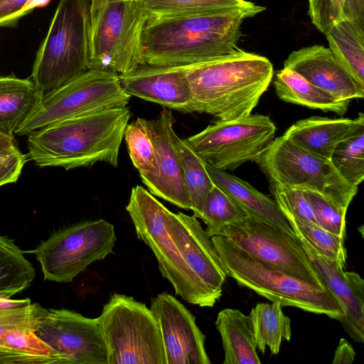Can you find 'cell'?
<instances>
[{
    "mask_svg": "<svg viewBox=\"0 0 364 364\" xmlns=\"http://www.w3.org/2000/svg\"><path fill=\"white\" fill-rule=\"evenodd\" d=\"M247 213L225 191L214 185L204 203L201 220L211 237L219 235L227 225L243 221Z\"/></svg>",
    "mask_w": 364,
    "mask_h": 364,
    "instance_id": "d6a6232c",
    "label": "cell"
},
{
    "mask_svg": "<svg viewBox=\"0 0 364 364\" xmlns=\"http://www.w3.org/2000/svg\"><path fill=\"white\" fill-rule=\"evenodd\" d=\"M174 228L199 306L213 307L222 296L228 275L211 237L197 218L181 212L176 213Z\"/></svg>",
    "mask_w": 364,
    "mask_h": 364,
    "instance_id": "9a60e30c",
    "label": "cell"
},
{
    "mask_svg": "<svg viewBox=\"0 0 364 364\" xmlns=\"http://www.w3.org/2000/svg\"><path fill=\"white\" fill-rule=\"evenodd\" d=\"M35 269L14 241L0 234V295L11 297L27 289Z\"/></svg>",
    "mask_w": 364,
    "mask_h": 364,
    "instance_id": "4dcf8cb0",
    "label": "cell"
},
{
    "mask_svg": "<svg viewBox=\"0 0 364 364\" xmlns=\"http://www.w3.org/2000/svg\"><path fill=\"white\" fill-rule=\"evenodd\" d=\"M276 127L269 116L252 114L217 120L186 141L205 162L223 171L255 161L274 139Z\"/></svg>",
    "mask_w": 364,
    "mask_h": 364,
    "instance_id": "7c38bea8",
    "label": "cell"
},
{
    "mask_svg": "<svg viewBox=\"0 0 364 364\" xmlns=\"http://www.w3.org/2000/svg\"><path fill=\"white\" fill-rule=\"evenodd\" d=\"M343 19L364 28V0H345Z\"/></svg>",
    "mask_w": 364,
    "mask_h": 364,
    "instance_id": "60d3db41",
    "label": "cell"
},
{
    "mask_svg": "<svg viewBox=\"0 0 364 364\" xmlns=\"http://www.w3.org/2000/svg\"><path fill=\"white\" fill-rule=\"evenodd\" d=\"M325 36L336 58L364 86V28L342 19Z\"/></svg>",
    "mask_w": 364,
    "mask_h": 364,
    "instance_id": "83f0119b",
    "label": "cell"
},
{
    "mask_svg": "<svg viewBox=\"0 0 364 364\" xmlns=\"http://www.w3.org/2000/svg\"><path fill=\"white\" fill-rule=\"evenodd\" d=\"M131 117L127 107L91 112L28 134V160L38 167L65 170L98 162L118 166L119 148Z\"/></svg>",
    "mask_w": 364,
    "mask_h": 364,
    "instance_id": "7a4b0ae2",
    "label": "cell"
},
{
    "mask_svg": "<svg viewBox=\"0 0 364 364\" xmlns=\"http://www.w3.org/2000/svg\"><path fill=\"white\" fill-rule=\"evenodd\" d=\"M297 237L305 240L321 255L335 262L341 269L346 266L344 238L311 222L288 221Z\"/></svg>",
    "mask_w": 364,
    "mask_h": 364,
    "instance_id": "836d02e7",
    "label": "cell"
},
{
    "mask_svg": "<svg viewBox=\"0 0 364 364\" xmlns=\"http://www.w3.org/2000/svg\"><path fill=\"white\" fill-rule=\"evenodd\" d=\"M271 61L239 48L233 53L186 65L193 112L218 120L250 115L273 79Z\"/></svg>",
    "mask_w": 364,
    "mask_h": 364,
    "instance_id": "3957f363",
    "label": "cell"
},
{
    "mask_svg": "<svg viewBox=\"0 0 364 364\" xmlns=\"http://www.w3.org/2000/svg\"><path fill=\"white\" fill-rule=\"evenodd\" d=\"M124 138L129 157L139 175H145L156 166V154L146 125V119L137 117L128 123Z\"/></svg>",
    "mask_w": 364,
    "mask_h": 364,
    "instance_id": "e575fe53",
    "label": "cell"
},
{
    "mask_svg": "<svg viewBox=\"0 0 364 364\" xmlns=\"http://www.w3.org/2000/svg\"><path fill=\"white\" fill-rule=\"evenodd\" d=\"M34 305L0 295V364H68L36 335Z\"/></svg>",
    "mask_w": 364,
    "mask_h": 364,
    "instance_id": "2e32d148",
    "label": "cell"
},
{
    "mask_svg": "<svg viewBox=\"0 0 364 364\" xmlns=\"http://www.w3.org/2000/svg\"><path fill=\"white\" fill-rule=\"evenodd\" d=\"M91 36L90 0H60L32 69L42 97L90 69Z\"/></svg>",
    "mask_w": 364,
    "mask_h": 364,
    "instance_id": "277c9868",
    "label": "cell"
},
{
    "mask_svg": "<svg viewBox=\"0 0 364 364\" xmlns=\"http://www.w3.org/2000/svg\"><path fill=\"white\" fill-rule=\"evenodd\" d=\"M284 68L297 73L339 100L350 101L364 96V86L324 46H309L292 51L284 60Z\"/></svg>",
    "mask_w": 364,
    "mask_h": 364,
    "instance_id": "ffe728a7",
    "label": "cell"
},
{
    "mask_svg": "<svg viewBox=\"0 0 364 364\" xmlns=\"http://www.w3.org/2000/svg\"><path fill=\"white\" fill-rule=\"evenodd\" d=\"M116 240L112 224L105 219L86 220L55 231L31 252L46 280L67 283L112 253Z\"/></svg>",
    "mask_w": 364,
    "mask_h": 364,
    "instance_id": "8fae6325",
    "label": "cell"
},
{
    "mask_svg": "<svg viewBox=\"0 0 364 364\" xmlns=\"http://www.w3.org/2000/svg\"><path fill=\"white\" fill-rule=\"evenodd\" d=\"M98 318L108 364H166L157 321L145 304L114 294Z\"/></svg>",
    "mask_w": 364,
    "mask_h": 364,
    "instance_id": "8992f818",
    "label": "cell"
},
{
    "mask_svg": "<svg viewBox=\"0 0 364 364\" xmlns=\"http://www.w3.org/2000/svg\"><path fill=\"white\" fill-rule=\"evenodd\" d=\"M265 9L237 8L146 20L142 36L145 63L188 65L233 53L240 48L243 20Z\"/></svg>",
    "mask_w": 364,
    "mask_h": 364,
    "instance_id": "6da1fadb",
    "label": "cell"
},
{
    "mask_svg": "<svg viewBox=\"0 0 364 364\" xmlns=\"http://www.w3.org/2000/svg\"><path fill=\"white\" fill-rule=\"evenodd\" d=\"M355 127L335 147L330 161L338 174L357 186L364 179V114H358Z\"/></svg>",
    "mask_w": 364,
    "mask_h": 364,
    "instance_id": "1f68e13d",
    "label": "cell"
},
{
    "mask_svg": "<svg viewBox=\"0 0 364 364\" xmlns=\"http://www.w3.org/2000/svg\"><path fill=\"white\" fill-rule=\"evenodd\" d=\"M127 94L183 112H193L186 65H143L119 76Z\"/></svg>",
    "mask_w": 364,
    "mask_h": 364,
    "instance_id": "d6986e66",
    "label": "cell"
},
{
    "mask_svg": "<svg viewBox=\"0 0 364 364\" xmlns=\"http://www.w3.org/2000/svg\"><path fill=\"white\" fill-rule=\"evenodd\" d=\"M273 84L278 97L286 102L332 112L340 116L348 111L350 101L338 100L291 70L283 68L279 70Z\"/></svg>",
    "mask_w": 364,
    "mask_h": 364,
    "instance_id": "484cf974",
    "label": "cell"
},
{
    "mask_svg": "<svg viewBox=\"0 0 364 364\" xmlns=\"http://www.w3.org/2000/svg\"><path fill=\"white\" fill-rule=\"evenodd\" d=\"M126 210L138 238L152 250L162 276L170 282L176 294L188 303L199 306L175 232L176 213L139 185L132 188Z\"/></svg>",
    "mask_w": 364,
    "mask_h": 364,
    "instance_id": "9c48e42d",
    "label": "cell"
},
{
    "mask_svg": "<svg viewBox=\"0 0 364 364\" xmlns=\"http://www.w3.org/2000/svg\"><path fill=\"white\" fill-rule=\"evenodd\" d=\"M309 202L317 225L324 230L345 239V208L320 193L308 188H299Z\"/></svg>",
    "mask_w": 364,
    "mask_h": 364,
    "instance_id": "d590c367",
    "label": "cell"
},
{
    "mask_svg": "<svg viewBox=\"0 0 364 364\" xmlns=\"http://www.w3.org/2000/svg\"><path fill=\"white\" fill-rule=\"evenodd\" d=\"M311 264L343 310L340 322L355 342H364V281L355 272H345L298 237Z\"/></svg>",
    "mask_w": 364,
    "mask_h": 364,
    "instance_id": "44dd1931",
    "label": "cell"
},
{
    "mask_svg": "<svg viewBox=\"0 0 364 364\" xmlns=\"http://www.w3.org/2000/svg\"><path fill=\"white\" fill-rule=\"evenodd\" d=\"M28 0H0V27L13 26Z\"/></svg>",
    "mask_w": 364,
    "mask_h": 364,
    "instance_id": "ab89813d",
    "label": "cell"
},
{
    "mask_svg": "<svg viewBox=\"0 0 364 364\" xmlns=\"http://www.w3.org/2000/svg\"><path fill=\"white\" fill-rule=\"evenodd\" d=\"M219 235L245 252L291 276L328 288L299 238L277 227L248 215L242 222L225 226Z\"/></svg>",
    "mask_w": 364,
    "mask_h": 364,
    "instance_id": "4fadbf2b",
    "label": "cell"
},
{
    "mask_svg": "<svg viewBox=\"0 0 364 364\" xmlns=\"http://www.w3.org/2000/svg\"><path fill=\"white\" fill-rule=\"evenodd\" d=\"M146 22L139 1L108 3L92 32L89 68L121 76L145 65L142 36Z\"/></svg>",
    "mask_w": 364,
    "mask_h": 364,
    "instance_id": "30bf717a",
    "label": "cell"
},
{
    "mask_svg": "<svg viewBox=\"0 0 364 364\" xmlns=\"http://www.w3.org/2000/svg\"><path fill=\"white\" fill-rule=\"evenodd\" d=\"M227 275L237 284L282 306L323 314L338 320L343 310L328 288L310 284L259 260L236 247L221 235L211 237Z\"/></svg>",
    "mask_w": 364,
    "mask_h": 364,
    "instance_id": "5b68a950",
    "label": "cell"
},
{
    "mask_svg": "<svg viewBox=\"0 0 364 364\" xmlns=\"http://www.w3.org/2000/svg\"><path fill=\"white\" fill-rule=\"evenodd\" d=\"M120 0H91L90 14L92 32L95 28L105 6L112 1ZM138 1V0H136Z\"/></svg>",
    "mask_w": 364,
    "mask_h": 364,
    "instance_id": "7bdbcfd3",
    "label": "cell"
},
{
    "mask_svg": "<svg viewBox=\"0 0 364 364\" xmlns=\"http://www.w3.org/2000/svg\"><path fill=\"white\" fill-rule=\"evenodd\" d=\"M311 23L323 35L343 19L345 0H308Z\"/></svg>",
    "mask_w": 364,
    "mask_h": 364,
    "instance_id": "74e56055",
    "label": "cell"
},
{
    "mask_svg": "<svg viewBox=\"0 0 364 364\" xmlns=\"http://www.w3.org/2000/svg\"><path fill=\"white\" fill-rule=\"evenodd\" d=\"M27 161L17 144L0 151V186L16 183Z\"/></svg>",
    "mask_w": 364,
    "mask_h": 364,
    "instance_id": "f35d334b",
    "label": "cell"
},
{
    "mask_svg": "<svg viewBox=\"0 0 364 364\" xmlns=\"http://www.w3.org/2000/svg\"><path fill=\"white\" fill-rule=\"evenodd\" d=\"M274 200L287 220L317 224L311 208L299 188L270 186Z\"/></svg>",
    "mask_w": 364,
    "mask_h": 364,
    "instance_id": "8d00e7d4",
    "label": "cell"
},
{
    "mask_svg": "<svg viewBox=\"0 0 364 364\" xmlns=\"http://www.w3.org/2000/svg\"><path fill=\"white\" fill-rule=\"evenodd\" d=\"M119 75L89 69L60 88L43 97L15 134L27 136L54 123L104 109L127 107Z\"/></svg>",
    "mask_w": 364,
    "mask_h": 364,
    "instance_id": "ba28073f",
    "label": "cell"
},
{
    "mask_svg": "<svg viewBox=\"0 0 364 364\" xmlns=\"http://www.w3.org/2000/svg\"><path fill=\"white\" fill-rule=\"evenodd\" d=\"M151 310L157 321L166 364H210L205 336L196 317L173 296L162 292L155 296Z\"/></svg>",
    "mask_w": 364,
    "mask_h": 364,
    "instance_id": "e0dca14e",
    "label": "cell"
},
{
    "mask_svg": "<svg viewBox=\"0 0 364 364\" xmlns=\"http://www.w3.org/2000/svg\"><path fill=\"white\" fill-rule=\"evenodd\" d=\"M49 1L50 0H28L18 14V20L33 11L36 8L46 6Z\"/></svg>",
    "mask_w": 364,
    "mask_h": 364,
    "instance_id": "ee69618b",
    "label": "cell"
},
{
    "mask_svg": "<svg viewBox=\"0 0 364 364\" xmlns=\"http://www.w3.org/2000/svg\"><path fill=\"white\" fill-rule=\"evenodd\" d=\"M215 326L222 338L223 364L261 363L249 315L236 309H224L218 314Z\"/></svg>",
    "mask_w": 364,
    "mask_h": 364,
    "instance_id": "cb8c5ba5",
    "label": "cell"
},
{
    "mask_svg": "<svg viewBox=\"0 0 364 364\" xmlns=\"http://www.w3.org/2000/svg\"><path fill=\"white\" fill-rule=\"evenodd\" d=\"M255 162L270 186L308 188L347 209L358 191L330 160L306 151L284 134L274 139Z\"/></svg>",
    "mask_w": 364,
    "mask_h": 364,
    "instance_id": "52a82bcc",
    "label": "cell"
},
{
    "mask_svg": "<svg viewBox=\"0 0 364 364\" xmlns=\"http://www.w3.org/2000/svg\"><path fill=\"white\" fill-rule=\"evenodd\" d=\"M146 20L169 18L213 13L237 8L264 6L246 0H138Z\"/></svg>",
    "mask_w": 364,
    "mask_h": 364,
    "instance_id": "f1b7e54d",
    "label": "cell"
},
{
    "mask_svg": "<svg viewBox=\"0 0 364 364\" xmlns=\"http://www.w3.org/2000/svg\"><path fill=\"white\" fill-rule=\"evenodd\" d=\"M172 112L164 109L154 119H146L152 141L156 166L140 176L149 192L181 208L191 210V203L185 184L180 159L174 145L176 133Z\"/></svg>",
    "mask_w": 364,
    "mask_h": 364,
    "instance_id": "ac0fdd59",
    "label": "cell"
},
{
    "mask_svg": "<svg viewBox=\"0 0 364 364\" xmlns=\"http://www.w3.org/2000/svg\"><path fill=\"white\" fill-rule=\"evenodd\" d=\"M34 332L68 364H108L107 350L98 317L88 318L66 309L34 305Z\"/></svg>",
    "mask_w": 364,
    "mask_h": 364,
    "instance_id": "5bb4252c",
    "label": "cell"
},
{
    "mask_svg": "<svg viewBox=\"0 0 364 364\" xmlns=\"http://www.w3.org/2000/svg\"><path fill=\"white\" fill-rule=\"evenodd\" d=\"M173 142L177 150L189 195L193 215L201 218L206 198L214 186L205 167V162L188 145L186 139L175 133Z\"/></svg>",
    "mask_w": 364,
    "mask_h": 364,
    "instance_id": "f546056e",
    "label": "cell"
},
{
    "mask_svg": "<svg viewBox=\"0 0 364 364\" xmlns=\"http://www.w3.org/2000/svg\"><path fill=\"white\" fill-rule=\"evenodd\" d=\"M355 119L311 116L293 124L284 134L301 148L330 160L336 145L358 123Z\"/></svg>",
    "mask_w": 364,
    "mask_h": 364,
    "instance_id": "603a6c76",
    "label": "cell"
},
{
    "mask_svg": "<svg viewBox=\"0 0 364 364\" xmlns=\"http://www.w3.org/2000/svg\"><path fill=\"white\" fill-rule=\"evenodd\" d=\"M41 98L31 79L0 75V133L14 136Z\"/></svg>",
    "mask_w": 364,
    "mask_h": 364,
    "instance_id": "d4e9b609",
    "label": "cell"
},
{
    "mask_svg": "<svg viewBox=\"0 0 364 364\" xmlns=\"http://www.w3.org/2000/svg\"><path fill=\"white\" fill-rule=\"evenodd\" d=\"M282 307L278 301L258 303L249 314L257 349L262 353L269 348L272 354L277 355L282 341L291 340V320L283 313Z\"/></svg>",
    "mask_w": 364,
    "mask_h": 364,
    "instance_id": "4316f807",
    "label": "cell"
},
{
    "mask_svg": "<svg viewBox=\"0 0 364 364\" xmlns=\"http://www.w3.org/2000/svg\"><path fill=\"white\" fill-rule=\"evenodd\" d=\"M16 145L14 136H9L0 133V151Z\"/></svg>",
    "mask_w": 364,
    "mask_h": 364,
    "instance_id": "f6af8a7d",
    "label": "cell"
},
{
    "mask_svg": "<svg viewBox=\"0 0 364 364\" xmlns=\"http://www.w3.org/2000/svg\"><path fill=\"white\" fill-rule=\"evenodd\" d=\"M205 167L213 183L229 195L248 215L296 236L274 200L226 171L215 168L206 162Z\"/></svg>",
    "mask_w": 364,
    "mask_h": 364,
    "instance_id": "7402d4cb",
    "label": "cell"
},
{
    "mask_svg": "<svg viewBox=\"0 0 364 364\" xmlns=\"http://www.w3.org/2000/svg\"><path fill=\"white\" fill-rule=\"evenodd\" d=\"M355 357V352L352 345L346 339L341 338L337 346L333 364H351L353 363Z\"/></svg>",
    "mask_w": 364,
    "mask_h": 364,
    "instance_id": "b9f144b4",
    "label": "cell"
}]
</instances>
